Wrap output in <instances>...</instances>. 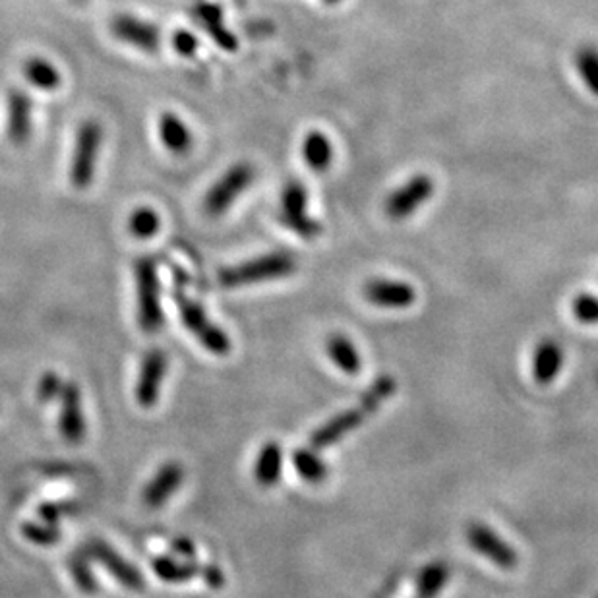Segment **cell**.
<instances>
[{"instance_id": "31", "label": "cell", "mask_w": 598, "mask_h": 598, "mask_svg": "<svg viewBox=\"0 0 598 598\" xmlns=\"http://www.w3.org/2000/svg\"><path fill=\"white\" fill-rule=\"evenodd\" d=\"M22 535L37 546H53L60 540V529L45 521H28L22 525Z\"/></svg>"}, {"instance_id": "35", "label": "cell", "mask_w": 598, "mask_h": 598, "mask_svg": "<svg viewBox=\"0 0 598 598\" xmlns=\"http://www.w3.org/2000/svg\"><path fill=\"white\" fill-rule=\"evenodd\" d=\"M173 47L182 57H194L200 49V41L192 31L179 30L173 35Z\"/></svg>"}, {"instance_id": "30", "label": "cell", "mask_w": 598, "mask_h": 598, "mask_svg": "<svg viewBox=\"0 0 598 598\" xmlns=\"http://www.w3.org/2000/svg\"><path fill=\"white\" fill-rule=\"evenodd\" d=\"M159 227H161V219L157 211L146 206L132 211V215L128 217V231L136 239L146 240L155 237L159 233Z\"/></svg>"}, {"instance_id": "33", "label": "cell", "mask_w": 598, "mask_h": 598, "mask_svg": "<svg viewBox=\"0 0 598 598\" xmlns=\"http://www.w3.org/2000/svg\"><path fill=\"white\" fill-rule=\"evenodd\" d=\"M78 509H80L78 508V502H72V500H66V502H49V504H43L39 508V517L45 523L59 525L64 517L76 513Z\"/></svg>"}, {"instance_id": "16", "label": "cell", "mask_w": 598, "mask_h": 598, "mask_svg": "<svg viewBox=\"0 0 598 598\" xmlns=\"http://www.w3.org/2000/svg\"><path fill=\"white\" fill-rule=\"evenodd\" d=\"M364 297L380 308H409L417 300V291L405 281L372 279L364 285Z\"/></svg>"}, {"instance_id": "39", "label": "cell", "mask_w": 598, "mask_h": 598, "mask_svg": "<svg viewBox=\"0 0 598 598\" xmlns=\"http://www.w3.org/2000/svg\"><path fill=\"white\" fill-rule=\"evenodd\" d=\"M78 2H82V0H78Z\"/></svg>"}, {"instance_id": "2", "label": "cell", "mask_w": 598, "mask_h": 598, "mask_svg": "<svg viewBox=\"0 0 598 598\" xmlns=\"http://www.w3.org/2000/svg\"><path fill=\"white\" fill-rule=\"evenodd\" d=\"M175 302L184 328L194 335L196 341H200L204 349H208L215 357H227L231 353L233 349L231 337L211 322L210 316L206 314L204 306L198 300L190 299L182 289H177Z\"/></svg>"}, {"instance_id": "14", "label": "cell", "mask_w": 598, "mask_h": 598, "mask_svg": "<svg viewBox=\"0 0 598 598\" xmlns=\"http://www.w3.org/2000/svg\"><path fill=\"white\" fill-rule=\"evenodd\" d=\"M184 482V467L177 461H169L159 467V471L153 475V479L146 484L142 492V502L150 509H159L165 506L175 492L179 490L180 484Z\"/></svg>"}, {"instance_id": "37", "label": "cell", "mask_w": 598, "mask_h": 598, "mask_svg": "<svg viewBox=\"0 0 598 598\" xmlns=\"http://www.w3.org/2000/svg\"><path fill=\"white\" fill-rule=\"evenodd\" d=\"M200 575L204 577L206 585L211 589H221L225 585V575L217 566H204L200 569Z\"/></svg>"}, {"instance_id": "17", "label": "cell", "mask_w": 598, "mask_h": 598, "mask_svg": "<svg viewBox=\"0 0 598 598\" xmlns=\"http://www.w3.org/2000/svg\"><path fill=\"white\" fill-rule=\"evenodd\" d=\"M368 415L362 409H351V411H343L339 415H335L333 419H329L326 424H322L310 438V444L314 449H326L333 446L335 442L343 440L349 432H353L355 428H359L360 424L364 422Z\"/></svg>"}, {"instance_id": "8", "label": "cell", "mask_w": 598, "mask_h": 598, "mask_svg": "<svg viewBox=\"0 0 598 598\" xmlns=\"http://www.w3.org/2000/svg\"><path fill=\"white\" fill-rule=\"evenodd\" d=\"M84 550L88 552L91 562L101 564L103 568L107 569L122 587L142 593L146 589V579L140 573V569L134 568L128 560H124L119 552L107 544L105 540L93 539L84 546Z\"/></svg>"}, {"instance_id": "20", "label": "cell", "mask_w": 598, "mask_h": 598, "mask_svg": "<svg viewBox=\"0 0 598 598\" xmlns=\"http://www.w3.org/2000/svg\"><path fill=\"white\" fill-rule=\"evenodd\" d=\"M281 473H283V449L277 442H268L256 457L254 479L260 486L271 488L281 480Z\"/></svg>"}, {"instance_id": "19", "label": "cell", "mask_w": 598, "mask_h": 598, "mask_svg": "<svg viewBox=\"0 0 598 598\" xmlns=\"http://www.w3.org/2000/svg\"><path fill=\"white\" fill-rule=\"evenodd\" d=\"M564 366V351L556 341H542L533 355V376L539 384H550L558 378Z\"/></svg>"}, {"instance_id": "28", "label": "cell", "mask_w": 598, "mask_h": 598, "mask_svg": "<svg viewBox=\"0 0 598 598\" xmlns=\"http://www.w3.org/2000/svg\"><path fill=\"white\" fill-rule=\"evenodd\" d=\"M90 562L91 558L88 556V552L82 548L80 552H76L70 558L68 566H70V575L76 581L78 589L82 593H86V595H95L99 591V585H97V579H95V575L91 571Z\"/></svg>"}, {"instance_id": "27", "label": "cell", "mask_w": 598, "mask_h": 598, "mask_svg": "<svg viewBox=\"0 0 598 598\" xmlns=\"http://www.w3.org/2000/svg\"><path fill=\"white\" fill-rule=\"evenodd\" d=\"M575 68L587 90L598 97V49L595 45H583L575 53Z\"/></svg>"}, {"instance_id": "21", "label": "cell", "mask_w": 598, "mask_h": 598, "mask_svg": "<svg viewBox=\"0 0 598 598\" xmlns=\"http://www.w3.org/2000/svg\"><path fill=\"white\" fill-rule=\"evenodd\" d=\"M302 157L314 173H326L333 161V146L326 134L312 130L302 142Z\"/></svg>"}, {"instance_id": "23", "label": "cell", "mask_w": 598, "mask_h": 598, "mask_svg": "<svg viewBox=\"0 0 598 598\" xmlns=\"http://www.w3.org/2000/svg\"><path fill=\"white\" fill-rule=\"evenodd\" d=\"M326 349H328L329 359L333 360V364L339 370H343L349 376L359 374L362 360L353 341H349L345 335H331Z\"/></svg>"}, {"instance_id": "11", "label": "cell", "mask_w": 598, "mask_h": 598, "mask_svg": "<svg viewBox=\"0 0 598 598\" xmlns=\"http://www.w3.org/2000/svg\"><path fill=\"white\" fill-rule=\"evenodd\" d=\"M467 540H469L473 550H477L480 556H484L486 560H490L498 568L513 569L519 562V556L513 550V546L508 544L506 540L500 539V535L496 531H492L490 527H486V525L473 523L467 529Z\"/></svg>"}, {"instance_id": "24", "label": "cell", "mask_w": 598, "mask_h": 598, "mask_svg": "<svg viewBox=\"0 0 598 598\" xmlns=\"http://www.w3.org/2000/svg\"><path fill=\"white\" fill-rule=\"evenodd\" d=\"M24 76L33 88L43 91H55L62 82L57 66L41 57H33L24 64Z\"/></svg>"}, {"instance_id": "7", "label": "cell", "mask_w": 598, "mask_h": 598, "mask_svg": "<svg viewBox=\"0 0 598 598\" xmlns=\"http://www.w3.org/2000/svg\"><path fill=\"white\" fill-rule=\"evenodd\" d=\"M434 190H436L434 180L428 175L411 177L403 186H399L389 194L386 200V213L389 219L393 221L409 219L411 215H415V211L419 210L420 206H424L432 198Z\"/></svg>"}, {"instance_id": "9", "label": "cell", "mask_w": 598, "mask_h": 598, "mask_svg": "<svg viewBox=\"0 0 598 598\" xmlns=\"http://www.w3.org/2000/svg\"><path fill=\"white\" fill-rule=\"evenodd\" d=\"M169 372V357L163 349H151L142 360L138 384H136V401L142 409H153L159 399L161 384Z\"/></svg>"}, {"instance_id": "22", "label": "cell", "mask_w": 598, "mask_h": 598, "mask_svg": "<svg viewBox=\"0 0 598 598\" xmlns=\"http://www.w3.org/2000/svg\"><path fill=\"white\" fill-rule=\"evenodd\" d=\"M202 566L194 560H180L175 556H161L153 560V573L165 583H184L200 575Z\"/></svg>"}, {"instance_id": "12", "label": "cell", "mask_w": 598, "mask_h": 598, "mask_svg": "<svg viewBox=\"0 0 598 598\" xmlns=\"http://www.w3.org/2000/svg\"><path fill=\"white\" fill-rule=\"evenodd\" d=\"M111 33L122 43L144 53H157L161 47L159 28L130 14L115 16L111 22Z\"/></svg>"}, {"instance_id": "4", "label": "cell", "mask_w": 598, "mask_h": 598, "mask_svg": "<svg viewBox=\"0 0 598 598\" xmlns=\"http://www.w3.org/2000/svg\"><path fill=\"white\" fill-rule=\"evenodd\" d=\"M101 144H103V126L93 119L82 122L76 132V142H74V151L68 169V179L76 190L90 188L95 177Z\"/></svg>"}, {"instance_id": "3", "label": "cell", "mask_w": 598, "mask_h": 598, "mask_svg": "<svg viewBox=\"0 0 598 598\" xmlns=\"http://www.w3.org/2000/svg\"><path fill=\"white\" fill-rule=\"evenodd\" d=\"M138 293V324L146 333H157L165 324L161 308V283L157 264L150 256H142L134 264Z\"/></svg>"}, {"instance_id": "25", "label": "cell", "mask_w": 598, "mask_h": 598, "mask_svg": "<svg viewBox=\"0 0 598 598\" xmlns=\"http://www.w3.org/2000/svg\"><path fill=\"white\" fill-rule=\"evenodd\" d=\"M293 465L299 473L300 479L310 484H320L328 479V465L312 451V449H297L293 453Z\"/></svg>"}, {"instance_id": "34", "label": "cell", "mask_w": 598, "mask_h": 598, "mask_svg": "<svg viewBox=\"0 0 598 598\" xmlns=\"http://www.w3.org/2000/svg\"><path fill=\"white\" fill-rule=\"evenodd\" d=\"M64 380L60 378L57 372H45L41 378H39V384H37V397L39 401H55L59 399L62 389H64Z\"/></svg>"}, {"instance_id": "10", "label": "cell", "mask_w": 598, "mask_h": 598, "mask_svg": "<svg viewBox=\"0 0 598 598\" xmlns=\"http://www.w3.org/2000/svg\"><path fill=\"white\" fill-rule=\"evenodd\" d=\"M60 417L59 430L60 436L68 444H80L86 438L88 424L84 417L82 409V391L78 388L76 382H66L64 389L60 393Z\"/></svg>"}, {"instance_id": "40", "label": "cell", "mask_w": 598, "mask_h": 598, "mask_svg": "<svg viewBox=\"0 0 598 598\" xmlns=\"http://www.w3.org/2000/svg\"><path fill=\"white\" fill-rule=\"evenodd\" d=\"M595 598H598V595H597V597H595Z\"/></svg>"}, {"instance_id": "15", "label": "cell", "mask_w": 598, "mask_h": 598, "mask_svg": "<svg viewBox=\"0 0 598 598\" xmlns=\"http://www.w3.org/2000/svg\"><path fill=\"white\" fill-rule=\"evenodd\" d=\"M33 103L31 97L22 90H12L6 99V132L12 144L22 146L30 140L33 128Z\"/></svg>"}, {"instance_id": "26", "label": "cell", "mask_w": 598, "mask_h": 598, "mask_svg": "<svg viewBox=\"0 0 598 598\" xmlns=\"http://www.w3.org/2000/svg\"><path fill=\"white\" fill-rule=\"evenodd\" d=\"M449 568L444 562H432L419 573L417 579V598H436L446 587Z\"/></svg>"}, {"instance_id": "6", "label": "cell", "mask_w": 598, "mask_h": 598, "mask_svg": "<svg viewBox=\"0 0 598 598\" xmlns=\"http://www.w3.org/2000/svg\"><path fill=\"white\" fill-rule=\"evenodd\" d=\"M281 223L302 239H314L322 233L318 221L308 215V190L300 180L285 184L281 194Z\"/></svg>"}, {"instance_id": "5", "label": "cell", "mask_w": 598, "mask_h": 598, "mask_svg": "<svg viewBox=\"0 0 598 598\" xmlns=\"http://www.w3.org/2000/svg\"><path fill=\"white\" fill-rule=\"evenodd\" d=\"M256 179V169L250 163H237L221 175L204 198V210L210 217H221L229 210L240 194L246 192Z\"/></svg>"}, {"instance_id": "1", "label": "cell", "mask_w": 598, "mask_h": 598, "mask_svg": "<svg viewBox=\"0 0 598 598\" xmlns=\"http://www.w3.org/2000/svg\"><path fill=\"white\" fill-rule=\"evenodd\" d=\"M297 270L295 256L287 252H271L266 256L248 260L244 264H237L231 268L219 271V283L223 287H242V285H254V283H266L273 279L289 277Z\"/></svg>"}, {"instance_id": "13", "label": "cell", "mask_w": 598, "mask_h": 598, "mask_svg": "<svg viewBox=\"0 0 598 598\" xmlns=\"http://www.w3.org/2000/svg\"><path fill=\"white\" fill-rule=\"evenodd\" d=\"M190 16L194 18V22L210 35L211 39L229 53H235L239 49V39L233 31L225 26V18H223V10L219 4L215 2H206L200 0L190 8Z\"/></svg>"}, {"instance_id": "18", "label": "cell", "mask_w": 598, "mask_h": 598, "mask_svg": "<svg viewBox=\"0 0 598 598\" xmlns=\"http://www.w3.org/2000/svg\"><path fill=\"white\" fill-rule=\"evenodd\" d=\"M157 132L161 144L173 155H186L192 150V132L175 113H163L157 122Z\"/></svg>"}, {"instance_id": "32", "label": "cell", "mask_w": 598, "mask_h": 598, "mask_svg": "<svg viewBox=\"0 0 598 598\" xmlns=\"http://www.w3.org/2000/svg\"><path fill=\"white\" fill-rule=\"evenodd\" d=\"M573 316L581 324H598V297L595 295H577L573 300Z\"/></svg>"}, {"instance_id": "29", "label": "cell", "mask_w": 598, "mask_h": 598, "mask_svg": "<svg viewBox=\"0 0 598 598\" xmlns=\"http://www.w3.org/2000/svg\"><path fill=\"white\" fill-rule=\"evenodd\" d=\"M395 380L391 376H380L370 388L366 389L360 397V409L366 415L376 413L389 397L395 393Z\"/></svg>"}, {"instance_id": "36", "label": "cell", "mask_w": 598, "mask_h": 598, "mask_svg": "<svg viewBox=\"0 0 598 598\" xmlns=\"http://www.w3.org/2000/svg\"><path fill=\"white\" fill-rule=\"evenodd\" d=\"M171 550H173L175 558H180V560H194V556H196V546L190 539L173 540Z\"/></svg>"}, {"instance_id": "38", "label": "cell", "mask_w": 598, "mask_h": 598, "mask_svg": "<svg viewBox=\"0 0 598 598\" xmlns=\"http://www.w3.org/2000/svg\"><path fill=\"white\" fill-rule=\"evenodd\" d=\"M324 2H326V4H339L341 0H324Z\"/></svg>"}]
</instances>
